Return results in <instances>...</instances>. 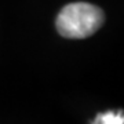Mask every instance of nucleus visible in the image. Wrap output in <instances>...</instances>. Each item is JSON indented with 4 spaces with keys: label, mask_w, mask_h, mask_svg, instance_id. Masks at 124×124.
<instances>
[{
    "label": "nucleus",
    "mask_w": 124,
    "mask_h": 124,
    "mask_svg": "<svg viewBox=\"0 0 124 124\" xmlns=\"http://www.w3.org/2000/svg\"><path fill=\"white\" fill-rule=\"evenodd\" d=\"M105 22V14L99 7L76 1L65 6L55 21L58 33L66 39H85L94 35Z\"/></svg>",
    "instance_id": "f257e3e1"
},
{
    "label": "nucleus",
    "mask_w": 124,
    "mask_h": 124,
    "mask_svg": "<svg viewBox=\"0 0 124 124\" xmlns=\"http://www.w3.org/2000/svg\"><path fill=\"white\" fill-rule=\"evenodd\" d=\"M91 124H124L123 112L115 113V112H105L97 115L95 120Z\"/></svg>",
    "instance_id": "f03ea898"
}]
</instances>
